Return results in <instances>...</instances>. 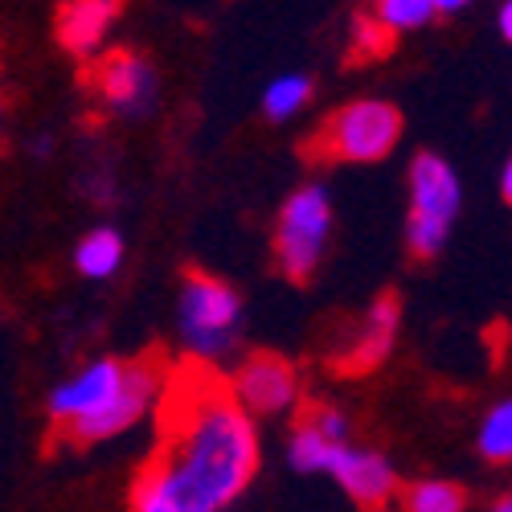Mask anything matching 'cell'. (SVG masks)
I'll return each instance as SVG.
<instances>
[{
    "label": "cell",
    "instance_id": "obj_24",
    "mask_svg": "<svg viewBox=\"0 0 512 512\" xmlns=\"http://www.w3.org/2000/svg\"><path fill=\"white\" fill-rule=\"evenodd\" d=\"M5 119L9 115H5V99H0V140H5Z\"/></svg>",
    "mask_w": 512,
    "mask_h": 512
},
{
    "label": "cell",
    "instance_id": "obj_23",
    "mask_svg": "<svg viewBox=\"0 0 512 512\" xmlns=\"http://www.w3.org/2000/svg\"><path fill=\"white\" fill-rule=\"evenodd\" d=\"M492 512H512V496H500V500L492 504Z\"/></svg>",
    "mask_w": 512,
    "mask_h": 512
},
{
    "label": "cell",
    "instance_id": "obj_9",
    "mask_svg": "<svg viewBox=\"0 0 512 512\" xmlns=\"http://www.w3.org/2000/svg\"><path fill=\"white\" fill-rule=\"evenodd\" d=\"M324 472H328L340 488H345L365 512L386 508V504L394 500V492H398V472H394V463H390L386 455L361 451V447H349V443L332 447Z\"/></svg>",
    "mask_w": 512,
    "mask_h": 512
},
{
    "label": "cell",
    "instance_id": "obj_5",
    "mask_svg": "<svg viewBox=\"0 0 512 512\" xmlns=\"http://www.w3.org/2000/svg\"><path fill=\"white\" fill-rule=\"evenodd\" d=\"M463 205V189L455 168L435 156L422 152L410 164V218H406V242L418 259H431V254L443 250L455 218Z\"/></svg>",
    "mask_w": 512,
    "mask_h": 512
},
{
    "label": "cell",
    "instance_id": "obj_1",
    "mask_svg": "<svg viewBox=\"0 0 512 512\" xmlns=\"http://www.w3.org/2000/svg\"><path fill=\"white\" fill-rule=\"evenodd\" d=\"M259 472V431L230 386L193 361L164 377L160 443L132 484V512H226Z\"/></svg>",
    "mask_w": 512,
    "mask_h": 512
},
{
    "label": "cell",
    "instance_id": "obj_18",
    "mask_svg": "<svg viewBox=\"0 0 512 512\" xmlns=\"http://www.w3.org/2000/svg\"><path fill=\"white\" fill-rule=\"evenodd\" d=\"M353 58H381V54H390V46H394V33L390 29H381L369 13L365 17H357V25H353Z\"/></svg>",
    "mask_w": 512,
    "mask_h": 512
},
{
    "label": "cell",
    "instance_id": "obj_4",
    "mask_svg": "<svg viewBox=\"0 0 512 512\" xmlns=\"http://www.w3.org/2000/svg\"><path fill=\"white\" fill-rule=\"evenodd\" d=\"M402 140V115L398 107L381 99H357L324 119L312 136V156L328 164H373L386 160Z\"/></svg>",
    "mask_w": 512,
    "mask_h": 512
},
{
    "label": "cell",
    "instance_id": "obj_13",
    "mask_svg": "<svg viewBox=\"0 0 512 512\" xmlns=\"http://www.w3.org/2000/svg\"><path fill=\"white\" fill-rule=\"evenodd\" d=\"M467 496L451 480H414L402 488V512H463Z\"/></svg>",
    "mask_w": 512,
    "mask_h": 512
},
{
    "label": "cell",
    "instance_id": "obj_21",
    "mask_svg": "<svg viewBox=\"0 0 512 512\" xmlns=\"http://www.w3.org/2000/svg\"><path fill=\"white\" fill-rule=\"evenodd\" d=\"M435 13H463L467 5H476V0H431Z\"/></svg>",
    "mask_w": 512,
    "mask_h": 512
},
{
    "label": "cell",
    "instance_id": "obj_7",
    "mask_svg": "<svg viewBox=\"0 0 512 512\" xmlns=\"http://www.w3.org/2000/svg\"><path fill=\"white\" fill-rule=\"evenodd\" d=\"M234 402L254 418V414H283L300 402V373L279 353H254L250 361L238 365V373L226 381Z\"/></svg>",
    "mask_w": 512,
    "mask_h": 512
},
{
    "label": "cell",
    "instance_id": "obj_2",
    "mask_svg": "<svg viewBox=\"0 0 512 512\" xmlns=\"http://www.w3.org/2000/svg\"><path fill=\"white\" fill-rule=\"evenodd\" d=\"M164 373L156 361H119L99 357L50 390V422L62 426L70 443H103L123 435L156 406Z\"/></svg>",
    "mask_w": 512,
    "mask_h": 512
},
{
    "label": "cell",
    "instance_id": "obj_16",
    "mask_svg": "<svg viewBox=\"0 0 512 512\" xmlns=\"http://www.w3.org/2000/svg\"><path fill=\"white\" fill-rule=\"evenodd\" d=\"M332 447H340V443H328L316 426L304 418L300 426H295V435H291V447H287V455H291V467L295 472H304V476H312V472H324L328 467V455H332Z\"/></svg>",
    "mask_w": 512,
    "mask_h": 512
},
{
    "label": "cell",
    "instance_id": "obj_10",
    "mask_svg": "<svg viewBox=\"0 0 512 512\" xmlns=\"http://www.w3.org/2000/svg\"><path fill=\"white\" fill-rule=\"evenodd\" d=\"M394 336H398V300L394 295H381V300L369 308L365 324L357 328V340H349V349L340 353L332 365L345 373V377H361L373 365H381L394 349Z\"/></svg>",
    "mask_w": 512,
    "mask_h": 512
},
{
    "label": "cell",
    "instance_id": "obj_19",
    "mask_svg": "<svg viewBox=\"0 0 512 512\" xmlns=\"http://www.w3.org/2000/svg\"><path fill=\"white\" fill-rule=\"evenodd\" d=\"M308 422L316 426V431H320L328 443H349V418L340 414L336 406H316V410L308 414Z\"/></svg>",
    "mask_w": 512,
    "mask_h": 512
},
{
    "label": "cell",
    "instance_id": "obj_14",
    "mask_svg": "<svg viewBox=\"0 0 512 512\" xmlns=\"http://www.w3.org/2000/svg\"><path fill=\"white\" fill-rule=\"evenodd\" d=\"M369 17H373L381 29H390V33L398 37V33L422 29L426 21L435 17V5H431V0H373Z\"/></svg>",
    "mask_w": 512,
    "mask_h": 512
},
{
    "label": "cell",
    "instance_id": "obj_3",
    "mask_svg": "<svg viewBox=\"0 0 512 512\" xmlns=\"http://www.w3.org/2000/svg\"><path fill=\"white\" fill-rule=\"evenodd\" d=\"M177 328L193 361L209 365L226 357L242 328V295L218 275L189 271L177 300Z\"/></svg>",
    "mask_w": 512,
    "mask_h": 512
},
{
    "label": "cell",
    "instance_id": "obj_8",
    "mask_svg": "<svg viewBox=\"0 0 512 512\" xmlns=\"http://www.w3.org/2000/svg\"><path fill=\"white\" fill-rule=\"evenodd\" d=\"M95 95L115 119H144L156 107L160 82L140 54H107L95 70Z\"/></svg>",
    "mask_w": 512,
    "mask_h": 512
},
{
    "label": "cell",
    "instance_id": "obj_22",
    "mask_svg": "<svg viewBox=\"0 0 512 512\" xmlns=\"http://www.w3.org/2000/svg\"><path fill=\"white\" fill-rule=\"evenodd\" d=\"M500 193H504V201L512 205V156H508V164H504V177H500Z\"/></svg>",
    "mask_w": 512,
    "mask_h": 512
},
{
    "label": "cell",
    "instance_id": "obj_11",
    "mask_svg": "<svg viewBox=\"0 0 512 512\" xmlns=\"http://www.w3.org/2000/svg\"><path fill=\"white\" fill-rule=\"evenodd\" d=\"M119 17V0H66L58 17V37L70 54H95Z\"/></svg>",
    "mask_w": 512,
    "mask_h": 512
},
{
    "label": "cell",
    "instance_id": "obj_6",
    "mask_svg": "<svg viewBox=\"0 0 512 512\" xmlns=\"http://www.w3.org/2000/svg\"><path fill=\"white\" fill-rule=\"evenodd\" d=\"M332 234V201L324 185H304L295 189L283 209H279V222H275V263L287 279L304 283L320 259H324V246Z\"/></svg>",
    "mask_w": 512,
    "mask_h": 512
},
{
    "label": "cell",
    "instance_id": "obj_12",
    "mask_svg": "<svg viewBox=\"0 0 512 512\" xmlns=\"http://www.w3.org/2000/svg\"><path fill=\"white\" fill-rule=\"evenodd\" d=\"M123 263V234L111 226H99L91 234H82L78 250H74V267L87 279H111Z\"/></svg>",
    "mask_w": 512,
    "mask_h": 512
},
{
    "label": "cell",
    "instance_id": "obj_20",
    "mask_svg": "<svg viewBox=\"0 0 512 512\" xmlns=\"http://www.w3.org/2000/svg\"><path fill=\"white\" fill-rule=\"evenodd\" d=\"M496 25H500L504 41H512V0H504V5H500V13H496Z\"/></svg>",
    "mask_w": 512,
    "mask_h": 512
},
{
    "label": "cell",
    "instance_id": "obj_15",
    "mask_svg": "<svg viewBox=\"0 0 512 512\" xmlns=\"http://www.w3.org/2000/svg\"><path fill=\"white\" fill-rule=\"evenodd\" d=\"M480 455L492 463H512V398L496 402L480 422Z\"/></svg>",
    "mask_w": 512,
    "mask_h": 512
},
{
    "label": "cell",
    "instance_id": "obj_17",
    "mask_svg": "<svg viewBox=\"0 0 512 512\" xmlns=\"http://www.w3.org/2000/svg\"><path fill=\"white\" fill-rule=\"evenodd\" d=\"M308 99H312V82L304 74H283L263 91V111H267V119L279 123V119H291L295 111H304Z\"/></svg>",
    "mask_w": 512,
    "mask_h": 512
}]
</instances>
